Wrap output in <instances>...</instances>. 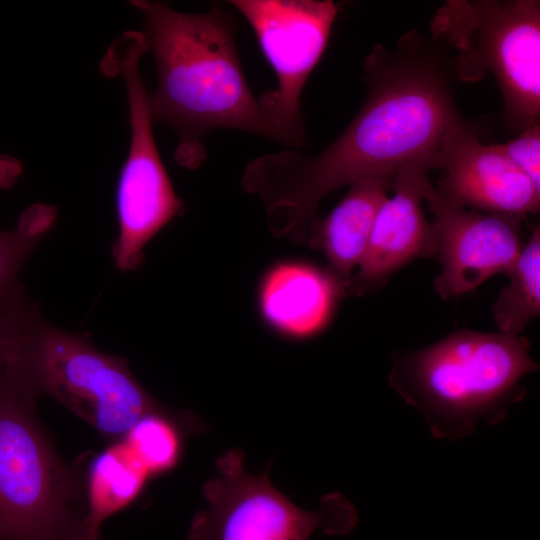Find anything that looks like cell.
Instances as JSON below:
<instances>
[{"label": "cell", "instance_id": "277c9868", "mask_svg": "<svg viewBox=\"0 0 540 540\" xmlns=\"http://www.w3.org/2000/svg\"><path fill=\"white\" fill-rule=\"evenodd\" d=\"M35 399L0 372V540H71L87 514L85 471L56 452Z\"/></svg>", "mask_w": 540, "mask_h": 540}, {"label": "cell", "instance_id": "30bf717a", "mask_svg": "<svg viewBox=\"0 0 540 540\" xmlns=\"http://www.w3.org/2000/svg\"><path fill=\"white\" fill-rule=\"evenodd\" d=\"M424 200L434 215L435 256L441 267L434 289L442 299L469 293L511 269L524 246L519 220L454 205L430 181Z\"/></svg>", "mask_w": 540, "mask_h": 540}, {"label": "cell", "instance_id": "5bb4252c", "mask_svg": "<svg viewBox=\"0 0 540 540\" xmlns=\"http://www.w3.org/2000/svg\"><path fill=\"white\" fill-rule=\"evenodd\" d=\"M393 178L377 176L349 185L344 198L325 217L311 220L306 245L323 251L328 271L347 286L366 252L376 215L388 198Z\"/></svg>", "mask_w": 540, "mask_h": 540}, {"label": "cell", "instance_id": "44dd1931", "mask_svg": "<svg viewBox=\"0 0 540 540\" xmlns=\"http://www.w3.org/2000/svg\"><path fill=\"white\" fill-rule=\"evenodd\" d=\"M23 172L22 162L9 155H0V189L14 187Z\"/></svg>", "mask_w": 540, "mask_h": 540}, {"label": "cell", "instance_id": "d6986e66", "mask_svg": "<svg viewBox=\"0 0 540 540\" xmlns=\"http://www.w3.org/2000/svg\"><path fill=\"white\" fill-rule=\"evenodd\" d=\"M40 316L36 305L27 299L23 285L0 294V372Z\"/></svg>", "mask_w": 540, "mask_h": 540}, {"label": "cell", "instance_id": "3957f363", "mask_svg": "<svg viewBox=\"0 0 540 540\" xmlns=\"http://www.w3.org/2000/svg\"><path fill=\"white\" fill-rule=\"evenodd\" d=\"M525 337L455 331L423 349L394 354L391 387L426 418L436 438L459 439L497 424L522 400L539 369Z\"/></svg>", "mask_w": 540, "mask_h": 540}, {"label": "cell", "instance_id": "8fae6325", "mask_svg": "<svg viewBox=\"0 0 540 540\" xmlns=\"http://www.w3.org/2000/svg\"><path fill=\"white\" fill-rule=\"evenodd\" d=\"M440 169L436 190L454 205L517 220L539 211L540 190L498 144L481 143L468 126L451 137Z\"/></svg>", "mask_w": 540, "mask_h": 540}, {"label": "cell", "instance_id": "6da1fadb", "mask_svg": "<svg viewBox=\"0 0 540 540\" xmlns=\"http://www.w3.org/2000/svg\"><path fill=\"white\" fill-rule=\"evenodd\" d=\"M449 55L419 32L377 45L364 62L367 96L344 132L317 154L284 148L252 159L241 187L258 197L270 231L306 243L321 200L356 181L394 178L405 166L440 169L451 137L467 126L451 90Z\"/></svg>", "mask_w": 540, "mask_h": 540}, {"label": "cell", "instance_id": "2e32d148", "mask_svg": "<svg viewBox=\"0 0 540 540\" xmlns=\"http://www.w3.org/2000/svg\"><path fill=\"white\" fill-rule=\"evenodd\" d=\"M204 430L194 414L167 408L141 418L123 440L148 475L153 476L177 464L185 435Z\"/></svg>", "mask_w": 540, "mask_h": 540}, {"label": "cell", "instance_id": "ffe728a7", "mask_svg": "<svg viewBox=\"0 0 540 540\" xmlns=\"http://www.w3.org/2000/svg\"><path fill=\"white\" fill-rule=\"evenodd\" d=\"M498 146L540 190V124L520 131L516 138Z\"/></svg>", "mask_w": 540, "mask_h": 540}, {"label": "cell", "instance_id": "52a82bcc", "mask_svg": "<svg viewBox=\"0 0 540 540\" xmlns=\"http://www.w3.org/2000/svg\"><path fill=\"white\" fill-rule=\"evenodd\" d=\"M216 468L203 486L208 506L194 515L188 540H308L317 530L347 534L357 523L341 494L325 496L316 511L297 507L272 485L267 469L249 474L238 450L220 456Z\"/></svg>", "mask_w": 540, "mask_h": 540}, {"label": "cell", "instance_id": "9c48e42d", "mask_svg": "<svg viewBox=\"0 0 540 540\" xmlns=\"http://www.w3.org/2000/svg\"><path fill=\"white\" fill-rule=\"evenodd\" d=\"M130 124V142L116 194L118 236L112 257L123 272L137 270L144 248L173 218L184 211L161 160L153 133L149 92L142 75L123 77Z\"/></svg>", "mask_w": 540, "mask_h": 540}, {"label": "cell", "instance_id": "ba28073f", "mask_svg": "<svg viewBox=\"0 0 540 540\" xmlns=\"http://www.w3.org/2000/svg\"><path fill=\"white\" fill-rule=\"evenodd\" d=\"M247 20L273 68L277 88L259 100L287 148L306 143L300 101L311 72L321 59L338 5L331 0H231Z\"/></svg>", "mask_w": 540, "mask_h": 540}, {"label": "cell", "instance_id": "5b68a950", "mask_svg": "<svg viewBox=\"0 0 540 540\" xmlns=\"http://www.w3.org/2000/svg\"><path fill=\"white\" fill-rule=\"evenodd\" d=\"M7 369L34 399L44 394L57 400L112 444L144 416L167 409L135 378L125 358L103 353L88 335L58 329L42 317Z\"/></svg>", "mask_w": 540, "mask_h": 540}, {"label": "cell", "instance_id": "8992f818", "mask_svg": "<svg viewBox=\"0 0 540 540\" xmlns=\"http://www.w3.org/2000/svg\"><path fill=\"white\" fill-rule=\"evenodd\" d=\"M431 37L448 44L453 75L475 82L491 73L507 124L522 131L540 118V2L449 0L431 20Z\"/></svg>", "mask_w": 540, "mask_h": 540}, {"label": "cell", "instance_id": "ac0fdd59", "mask_svg": "<svg viewBox=\"0 0 540 540\" xmlns=\"http://www.w3.org/2000/svg\"><path fill=\"white\" fill-rule=\"evenodd\" d=\"M58 216L53 205L35 203L24 209L11 230L0 229V294L11 292L22 284L20 271Z\"/></svg>", "mask_w": 540, "mask_h": 540}, {"label": "cell", "instance_id": "7402d4cb", "mask_svg": "<svg viewBox=\"0 0 540 540\" xmlns=\"http://www.w3.org/2000/svg\"><path fill=\"white\" fill-rule=\"evenodd\" d=\"M99 529L84 520L71 540H99Z\"/></svg>", "mask_w": 540, "mask_h": 540}, {"label": "cell", "instance_id": "e0dca14e", "mask_svg": "<svg viewBox=\"0 0 540 540\" xmlns=\"http://www.w3.org/2000/svg\"><path fill=\"white\" fill-rule=\"evenodd\" d=\"M509 278L491 307L500 333H519L540 315V227L536 225L520 255L506 273Z\"/></svg>", "mask_w": 540, "mask_h": 540}, {"label": "cell", "instance_id": "4fadbf2b", "mask_svg": "<svg viewBox=\"0 0 540 540\" xmlns=\"http://www.w3.org/2000/svg\"><path fill=\"white\" fill-rule=\"evenodd\" d=\"M346 294L328 270L304 261L274 264L261 279L258 308L271 329L290 339L320 333Z\"/></svg>", "mask_w": 540, "mask_h": 540}, {"label": "cell", "instance_id": "9a60e30c", "mask_svg": "<svg viewBox=\"0 0 540 540\" xmlns=\"http://www.w3.org/2000/svg\"><path fill=\"white\" fill-rule=\"evenodd\" d=\"M149 477L124 440L113 443L85 471V520L100 527L139 496Z\"/></svg>", "mask_w": 540, "mask_h": 540}, {"label": "cell", "instance_id": "7a4b0ae2", "mask_svg": "<svg viewBox=\"0 0 540 540\" xmlns=\"http://www.w3.org/2000/svg\"><path fill=\"white\" fill-rule=\"evenodd\" d=\"M130 4L143 17L148 49L157 69L149 93L154 123L178 138L176 162L196 169L206 158L204 140L217 129H234L283 144L279 131L255 97L243 72L236 22L221 4L189 13L151 0Z\"/></svg>", "mask_w": 540, "mask_h": 540}, {"label": "cell", "instance_id": "7c38bea8", "mask_svg": "<svg viewBox=\"0 0 540 540\" xmlns=\"http://www.w3.org/2000/svg\"><path fill=\"white\" fill-rule=\"evenodd\" d=\"M428 182L427 170L419 166H405L396 173L391 186L394 195L376 215L364 257L347 286L348 294L374 290L409 262L435 256L433 225L422 209Z\"/></svg>", "mask_w": 540, "mask_h": 540}]
</instances>
